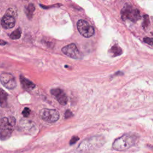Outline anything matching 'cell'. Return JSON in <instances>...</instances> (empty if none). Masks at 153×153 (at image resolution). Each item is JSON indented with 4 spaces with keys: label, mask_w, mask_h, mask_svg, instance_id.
<instances>
[{
    "label": "cell",
    "mask_w": 153,
    "mask_h": 153,
    "mask_svg": "<svg viewBox=\"0 0 153 153\" xmlns=\"http://www.w3.org/2000/svg\"><path fill=\"white\" fill-rule=\"evenodd\" d=\"M137 137L134 134H126L117 138L112 144V148L116 151H124L134 146Z\"/></svg>",
    "instance_id": "6da1fadb"
},
{
    "label": "cell",
    "mask_w": 153,
    "mask_h": 153,
    "mask_svg": "<svg viewBox=\"0 0 153 153\" xmlns=\"http://www.w3.org/2000/svg\"><path fill=\"white\" fill-rule=\"evenodd\" d=\"M14 117H3L0 121V136L2 140L8 139L11 135L16 125Z\"/></svg>",
    "instance_id": "7a4b0ae2"
},
{
    "label": "cell",
    "mask_w": 153,
    "mask_h": 153,
    "mask_svg": "<svg viewBox=\"0 0 153 153\" xmlns=\"http://www.w3.org/2000/svg\"><path fill=\"white\" fill-rule=\"evenodd\" d=\"M104 139L100 136H94L83 140L79 145L76 151L79 152H88L97 147L101 146L104 143Z\"/></svg>",
    "instance_id": "3957f363"
},
{
    "label": "cell",
    "mask_w": 153,
    "mask_h": 153,
    "mask_svg": "<svg viewBox=\"0 0 153 153\" xmlns=\"http://www.w3.org/2000/svg\"><path fill=\"white\" fill-rule=\"evenodd\" d=\"M121 18L123 20H128L132 22H136L140 19L139 11L130 4H126L121 11Z\"/></svg>",
    "instance_id": "277c9868"
},
{
    "label": "cell",
    "mask_w": 153,
    "mask_h": 153,
    "mask_svg": "<svg viewBox=\"0 0 153 153\" xmlns=\"http://www.w3.org/2000/svg\"><path fill=\"white\" fill-rule=\"evenodd\" d=\"M77 29L79 33L85 38H90L94 33V29L93 27L89 25V23L84 20H79L76 24Z\"/></svg>",
    "instance_id": "5b68a950"
},
{
    "label": "cell",
    "mask_w": 153,
    "mask_h": 153,
    "mask_svg": "<svg viewBox=\"0 0 153 153\" xmlns=\"http://www.w3.org/2000/svg\"><path fill=\"white\" fill-rule=\"evenodd\" d=\"M40 117L42 120L48 123H54L59 119V112L56 109L44 108L40 111Z\"/></svg>",
    "instance_id": "8992f818"
},
{
    "label": "cell",
    "mask_w": 153,
    "mask_h": 153,
    "mask_svg": "<svg viewBox=\"0 0 153 153\" xmlns=\"http://www.w3.org/2000/svg\"><path fill=\"white\" fill-rule=\"evenodd\" d=\"M62 51L66 56L74 59H80L82 57L81 53L75 44H70L63 47Z\"/></svg>",
    "instance_id": "52a82bcc"
},
{
    "label": "cell",
    "mask_w": 153,
    "mask_h": 153,
    "mask_svg": "<svg viewBox=\"0 0 153 153\" xmlns=\"http://www.w3.org/2000/svg\"><path fill=\"white\" fill-rule=\"evenodd\" d=\"M1 84L7 88L12 90L16 87V81L14 76L8 72H2L0 76Z\"/></svg>",
    "instance_id": "ba28073f"
},
{
    "label": "cell",
    "mask_w": 153,
    "mask_h": 153,
    "mask_svg": "<svg viewBox=\"0 0 153 153\" xmlns=\"http://www.w3.org/2000/svg\"><path fill=\"white\" fill-rule=\"evenodd\" d=\"M51 94L62 105H65L68 102L67 96L60 88H53L50 90Z\"/></svg>",
    "instance_id": "9c48e42d"
},
{
    "label": "cell",
    "mask_w": 153,
    "mask_h": 153,
    "mask_svg": "<svg viewBox=\"0 0 153 153\" xmlns=\"http://www.w3.org/2000/svg\"><path fill=\"white\" fill-rule=\"evenodd\" d=\"M1 26L5 29L13 28L16 23L15 17L10 14H5L1 19Z\"/></svg>",
    "instance_id": "30bf717a"
},
{
    "label": "cell",
    "mask_w": 153,
    "mask_h": 153,
    "mask_svg": "<svg viewBox=\"0 0 153 153\" xmlns=\"http://www.w3.org/2000/svg\"><path fill=\"white\" fill-rule=\"evenodd\" d=\"M20 81L23 88L25 90H30L33 89L35 87V84L33 82L27 79L22 75L20 76Z\"/></svg>",
    "instance_id": "8fae6325"
},
{
    "label": "cell",
    "mask_w": 153,
    "mask_h": 153,
    "mask_svg": "<svg viewBox=\"0 0 153 153\" xmlns=\"http://www.w3.org/2000/svg\"><path fill=\"white\" fill-rule=\"evenodd\" d=\"M122 53H123L122 49L117 44L114 45L109 50V53L111 56L112 57H116V56H120L122 54Z\"/></svg>",
    "instance_id": "7c38bea8"
},
{
    "label": "cell",
    "mask_w": 153,
    "mask_h": 153,
    "mask_svg": "<svg viewBox=\"0 0 153 153\" xmlns=\"http://www.w3.org/2000/svg\"><path fill=\"white\" fill-rule=\"evenodd\" d=\"M7 93L3 90L1 89L0 91V103L1 107H5L7 104Z\"/></svg>",
    "instance_id": "4fadbf2b"
},
{
    "label": "cell",
    "mask_w": 153,
    "mask_h": 153,
    "mask_svg": "<svg viewBox=\"0 0 153 153\" xmlns=\"http://www.w3.org/2000/svg\"><path fill=\"white\" fill-rule=\"evenodd\" d=\"M35 7L33 4H30L27 7L26 10V14L29 19L30 20L32 18L33 13L35 11Z\"/></svg>",
    "instance_id": "5bb4252c"
},
{
    "label": "cell",
    "mask_w": 153,
    "mask_h": 153,
    "mask_svg": "<svg viewBox=\"0 0 153 153\" xmlns=\"http://www.w3.org/2000/svg\"><path fill=\"white\" fill-rule=\"evenodd\" d=\"M21 34H22V30L20 27H19L10 34V37L11 39H18L20 38Z\"/></svg>",
    "instance_id": "9a60e30c"
},
{
    "label": "cell",
    "mask_w": 153,
    "mask_h": 153,
    "mask_svg": "<svg viewBox=\"0 0 153 153\" xmlns=\"http://www.w3.org/2000/svg\"><path fill=\"white\" fill-rule=\"evenodd\" d=\"M149 23H150V21H149V16L147 14H145L143 16V23H142L143 27L146 28L149 26Z\"/></svg>",
    "instance_id": "2e32d148"
},
{
    "label": "cell",
    "mask_w": 153,
    "mask_h": 153,
    "mask_svg": "<svg viewBox=\"0 0 153 153\" xmlns=\"http://www.w3.org/2000/svg\"><path fill=\"white\" fill-rule=\"evenodd\" d=\"M30 109L27 108V107H26L24 108V109L22 111V115L23 117H27L29 115H30Z\"/></svg>",
    "instance_id": "e0dca14e"
},
{
    "label": "cell",
    "mask_w": 153,
    "mask_h": 153,
    "mask_svg": "<svg viewBox=\"0 0 153 153\" xmlns=\"http://www.w3.org/2000/svg\"><path fill=\"white\" fill-rule=\"evenodd\" d=\"M143 41L145 43L153 47V38H148V37H145L143 38Z\"/></svg>",
    "instance_id": "ac0fdd59"
},
{
    "label": "cell",
    "mask_w": 153,
    "mask_h": 153,
    "mask_svg": "<svg viewBox=\"0 0 153 153\" xmlns=\"http://www.w3.org/2000/svg\"><path fill=\"white\" fill-rule=\"evenodd\" d=\"M79 139V138L78 137V136H73L71 139L70 140V142H69V144L71 145H74L75 144L78 140Z\"/></svg>",
    "instance_id": "d6986e66"
},
{
    "label": "cell",
    "mask_w": 153,
    "mask_h": 153,
    "mask_svg": "<svg viewBox=\"0 0 153 153\" xmlns=\"http://www.w3.org/2000/svg\"><path fill=\"white\" fill-rule=\"evenodd\" d=\"M72 116H73V114H72V112L70 111V110H67L66 112H65V117L66 118H70V117H71Z\"/></svg>",
    "instance_id": "ffe728a7"
},
{
    "label": "cell",
    "mask_w": 153,
    "mask_h": 153,
    "mask_svg": "<svg viewBox=\"0 0 153 153\" xmlns=\"http://www.w3.org/2000/svg\"><path fill=\"white\" fill-rule=\"evenodd\" d=\"M7 44V42H5V41H3L2 40H1V45H5Z\"/></svg>",
    "instance_id": "44dd1931"
},
{
    "label": "cell",
    "mask_w": 153,
    "mask_h": 153,
    "mask_svg": "<svg viewBox=\"0 0 153 153\" xmlns=\"http://www.w3.org/2000/svg\"><path fill=\"white\" fill-rule=\"evenodd\" d=\"M152 35H153V33H152Z\"/></svg>",
    "instance_id": "7402d4cb"
}]
</instances>
